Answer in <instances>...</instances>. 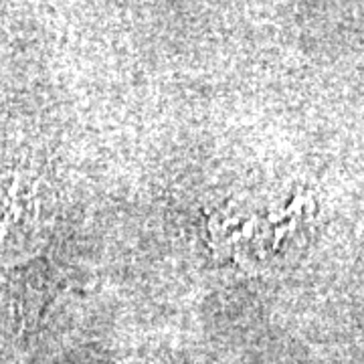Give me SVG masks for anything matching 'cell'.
<instances>
[{"label": "cell", "instance_id": "6da1fadb", "mask_svg": "<svg viewBox=\"0 0 364 364\" xmlns=\"http://www.w3.org/2000/svg\"><path fill=\"white\" fill-rule=\"evenodd\" d=\"M53 219L47 184L25 176L0 181V255H25L41 245Z\"/></svg>", "mask_w": 364, "mask_h": 364}]
</instances>
